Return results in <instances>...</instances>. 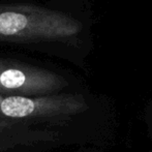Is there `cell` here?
Listing matches in <instances>:
<instances>
[{
	"instance_id": "6da1fadb",
	"label": "cell",
	"mask_w": 152,
	"mask_h": 152,
	"mask_svg": "<svg viewBox=\"0 0 152 152\" xmlns=\"http://www.w3.org/2000/svg\"><path fill=\"white\" fill-rule=\"evenodd\" d=\"M81 30V23L64 12L35 5H0L2 42L30 45L67 42Z\"/></svg>"
},
{
	"instance_id": "7a4b0ae2",
	"label": "cell",
	"mask_w": 152,
	"mask_h": 152,
	"mask_svg": "<svg viewBox=\"0 0 152 152\" xmlns=\"http://www.w3.org/2000/svg\"><path fill=\"white\" fill-rule=\"evenodd\" d=\"M88 109L82 95L23 96L0 94V123L66 118Z\"/></svg>"
},
{
	"instance_id": "3957f363",
	"label": "cell",
	"mask_w": 152,
	"mask_h": 152,
	"mask_svg": "<svg viewBox=\"0 0 152 152\" xmlns=\"http://www.w3.org/2000/svg\"><path fill=\"white\" fill-rule=\"evenodd\" d=\"M66 85L65 79L48 69L0 59V94L45 96L61 90Z\"/></svg>"
}]
</instances>
